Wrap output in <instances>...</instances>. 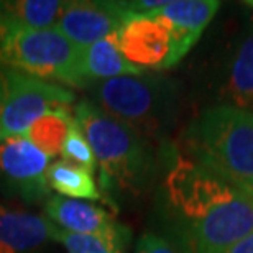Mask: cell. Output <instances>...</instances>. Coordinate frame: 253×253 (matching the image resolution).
<instances>
[{"label": "cell", "mask_w": 253, "mask_h": 253, "mask_svg": "<svg viewBox=\"0 0 253 253\" xmlns=\"http://www.w3.org/2000/svg\"><path fill=\"white\" fill-rule=\"evenodd\" d=\"M73 115L94 151L104 184L130 192L148 188L156 174V160L140 131L105 114L89 99H81Z\"/></svg>", "instance_id": "6da1fadb"}, {"label": "cell", "mask_w": 253, "mask_h": 253, "mask_svg": "<svg viewBox=\"0 0 253 253\" xmlns=\"http://www.w3.org/2000/svg\"><path fill=\"white\" fill-rule=\"evenodd\" d=\"M192 158L253 197V112L214 105L189 126Z\"/></svg>", "instance_id": "7a4b0ae2"}, {"label": "cell", "mask_w": 253, "mask_h": 253, "mask_svg": "<svg viewBox=\"0 0 253 253\" xmlns=\"http://www.w3.org/2000/svg\"><path fill=\"white\" fill-rule=\"evenodd\" d=\"M92 102L105 114L133 126L146 140H161L173 126L174 89L153 74L120 76L89 84Z\"/></svg>", "instance_id": "3957f363"}, {"label": "cell", "mask_w": 253, "mask_h": 253, "mask_svg": "<svg viewBox=\"0 0 253 253\" xmlns=\"http://www.w3.org/2000/svg\"><path fill=\"white\" fill-rule=\"evenodd\" d=\"M79 49L56 28L32 30L0 20V66L49 83L85 87Z\"/></svg>", "instance_id": "277c9868"}, {"label": "cell", "mask_w": 253, "mask_h": 253, "mask_svg": "<svg viewBox=\"0 0 253 253\" xmlns=\"http://www.w3.org/2000/svg\"><path fill=\"white\" fill-rule=\"evenodd\" d=\"M74 100L61 84L0 66V140L23 136L43 115L71 109Z\"/></svg>", "instance_id": "5b68a950"}, {"label": "cell", "mask_w": 253, "mask_h": 253, "mask_svg": "<svg viewBox=\"0 0 253 253\" xmlns=\"http://www.w3.org/2000/svg\"><path fill=\"white\" fill-rule=\"evenodd\" d=\"M51 158L25 136L0 140V188L35 202L49 194L46 171Z\"/></svg>", "instance_id": "8992f818"}, {"label": "cell", "mask_w": 253, "mask_h": 253, "mask_svg": "<svg viewBox=\"0 0 253 253\" xmlns=\"http://www.w3.org/2000/svg\"><path fill=\"white\" fill-rule=\"evenodd\" d=\"M131 12L124 2H68L56 30L78 48L117 33Z\"/></svg>", "instance_id": "52a82bcc"}, {"label": "cell", "mask_w": 253, "mask_h": 253, "mask_svg": "<svg viewBox=\"0 0 253 253\" xmlns=\"http://www.w3.org/2000/svg\"><path fill=\"white\" fill-rule=\"evenodd\" d=\"M120 51L131 64L141 69H168L171 33L168 27L151 15L131 13L115 33Z\"/></svg>", "instance_id": "ba28073f"}, {"label": "cell", "mask_w": 253, "mask_h": 253, "mask_svg": "<svg viewBox=\"0 0 253 253\" xmlns=\"http://www.w3.org/2000/svg\"><path fill=\"white\" fill-rule=\"evenodd\" d=\"M220 8L217 0H171L160 10L148 13L168 27L171 33V56L168 69L178 64L199 42L202 32Z\"/></svg>", "instance_id": "9c48e42d"}, {"label": "cell", "mask_w": 253, "mask_h": 253, "mask_svg": "<svg viewBox=\"0 0 253 253\" xmlns=\"http://www.w3.org/2000/svg\"><path fill=\"white\" fill-rule=\"evenodd\" d=\"M44 214L59 229L71 234L114 235L125 229L100 206L64 196L48 197Z\"/></svg>", "instance_id": "30bf717a"}, {"label": "cell", "mask_w": 253, "mask_h": 253, "mask_svg": "<svg viewBox=\"0 0 253 253\" xmlns=\"http://www.w3.org/2000/svg\"><path fill=\"white\" fill-rule=\"evenodd\" d=\"M56 232L48 217L0 206V253H40Z\"/></svg>", "instance_id": "8fae6325"}, {"label": "cell", "mask_w": 253, "mask_h": 253, "mask_svg": "<svg viewBox=\"0 0 253 253\" xmlns=\"http://www.w3.org/2000/svg\"><path fill=\"white\" fill-rule=\"evenodd\" d=\"M245 20L227 61L220 94L222 105L253 112V18Z\"/></svg>", "instance_id": "7c38bea8"}, {"label": "cell", "mask_w": 253, "mask_h": 253, "mask_svg": "<svg viewBox=\"0 0 253 253\" xmlns=\"http://www.w3.org/2000/svg\"><path fill=\"white\" fill-rule=\"evenodd\" d=\"M79 73L87 87L90 83L97 81L143 74L145 69L131 64L124 56L114 33L97 43L79 49Z\"/></svg>", "instance_id": "4fadbf2b"}, {"label": "cell", "mask_w": 253, "mask_h": 253, "mask_svg": "<svg viewBox=\"0 0 253 253\" xmlns=\"http://www.w3.org/2000/svg\"><path fill=\"white\" fill-rule=\"evenodd\" d=\"M66 3L59 0H7L0 2V20L32 30L56 28Z\"/></svg>", "instance_id": "5bb4252c"}, {"label": "cell", "mask_w": 253, "mask_h": 253, "mask_svg": "<svg viewBox=\"0 0 253 253\" xmlns=\"http://www.w3.org/2000/svg\"><path fill=\"white\" fill-rule=\"evenodd\" d=\"M46 181L49 189L56 191L59 196L79 201L100 199V191L95 184L94 174L66 160H56L49 165L46 171Z\"/></svg>", "instance_id": "9a60e30c"}, {"label": "cell", "mask_w": 253, "mask_h": 253, "mask_svg": "<svg viewBox=\"0 0 253 253\" xmlns=\"http://www.w3.org/2000/svg\"><path fill=\"white\" fill-rule=\"evenodd\" d=\"M74 125L73 109H61L54 110L42 119L37 120L23 136L32 143L48 155L49 158L61 155L63 143L68 136V131Z\"/></svg>", "instance_id": "2e32d148"}, {"label": "cell", "mask_w": 253, "mask_h": 253, "mask_svg": "<svg viewBox=\"0 0 253 253\" xmlns=\"http://www.w3.org/2000/svg\"><path fill=\"white\" fill-rule=\"evenodd\" d=\"M130 240V230L125 229L114 235L71 234L58 227L54 242L61 244L68 253H125Z\"/></svg>", "instance_id": "e0dca14e"}, {"label": "cell", "mask_w": 253, "mask_h": 253, "mask_svg": "<svg viewBox=\"0 0 253 253\" xmlns=\"http://www.w3.org/2000/svg\"><path fill=\"white\" fill-rule=\"evenodd\" d=\"M61 156H63V160L78 165L81 168L90 171L92 174L95 168H97V160H95L94 151L90 148L87 138H85L83 131L79 130V126L76 125V120H74V125L69 128L68 136H66V140L63 143Z\"/></svg>", "instance_id": "ac0fdd59"}, {"label": "cell", "mask_w": 253, "mask_h": 253, "mask_svg": "<svg viewBox=\"0 0 253 253\" xmlns=\"http://www.w3.org/2000/svg\"><path fill=\"white\" fill-rule=\"evenodd\" d=\"M135 253H184L179 250L174 244H171L169 240H166L165 237H160L148 232L143 234L136 242Z\"/></svg>", "instance_id": "d6986e66"}, {"label": "cell", "mask_w": 253, "mask_h": 253, "mask_svg": "<svg viewBox=\"0 0 253 253\" xmlns=\"http://www.w3.org/2000/svg\"><path fill=\"white\" fill-rule=\"evenodd\" d=\"M225 253H253V234L245 237L244 240H240L239 244H235L230 250Z\"/></svg>", "instance_id": "ffe728a7"}, {"label": "cell", "mask_w": 253, "mask_h": 253, "mask_svg": "<svg viewBox=\"0 0 253 253\" xmlns=\"http://www.w3.org/2000/svg\"><path fill=\"white\" fill-rule=\"evenodd\" d=\"M244 5H247V7L253 10V0H247V2H244Z\"/></svg>", "instance_id": "44dd1931"}]
</instances>
